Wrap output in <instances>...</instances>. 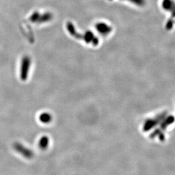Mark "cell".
<instances>
[{
	"label": "cell",
	"instance_id": "6da1fadb",
	"mask_svg": "<svg viewBox=\"0 0 175 175\" xmlns=\"http://www.w3.org/2000/svg\"><path fill=\"white\" fill-rule=\"evenodd\" d=\"M67 29L72 37L76 39L83 40L86 43L92 44L95 46L99 44V40L98 38L96 37L95 34L91 31H87L83 34L77 33L75 26L71 22H67Z\"/></svg>",
	"mask_w": 175,
	"mask_h": 175
},
{
	"label": "cell",
	"instance_id": "7a4b0ae2",
	"mask_svg": "<svg viewBox=\"0 0 175 175\" xmlns=\"http://www.w3.org/2000/svg\"><path fill=\"white\" fill-rule=\"evenodd\" d=\"M53 18V15L51 13L47 12L43 14H40L39 12L35 11L33 13L30 17V21L33 23H42L49 22Z\"/></svg>",
	"mask_w": 175,
	"mask_h": 175
},
{
	"label": "cell",
	"instance_id": "3957f363",
	"mask_svg": "<svg viewBox=\"0 0 175 175\" xmlns=\"http://www.w3.org/2000/svg\"><path fill=\"white\" fill-rule=\"evenodd\" d=\"M30 66H31V59L28 56H24L22 59L21 71H20V77L22 80L25 81L27 79V77L29 76Z\"/></svg>",
	"mask_w": 175,
	"mask_h": 175
},
{
	"label": "cell",
	"instance_id": "277c9868",
	"mask_svg": "<svg viewBox=\"0 0 175 175\" xmlns=\"http://www.w3.org/2000/svg\"><path fill=\"white\" fill-rule=\"evenodd\" d=\"M96 29L102 35H107L112 31V27L104 22H99L96 25Z\"/></svg>",
	"mask_w": 175,
	"mask_h": 175
},
{
	"label": "cell",
	"instance_id": "5b68a950",
	"mask_svg": "<svg viewBox=\"0 0 175 175\" xmlns=\"http://www.w3.org/2000/svg\"><path fill=\"white\" fill-rule=\"evenodd\" d=\"M162 7L165 10L171 12L172 18H175V3L172 0H163Z\"/></svg>",
	"mask_w": 175,
	"mask_h": 175
},
{
	"label": "cell",
	"instance_id": "8992f818",
	"mask_svg": "<svg viewBox=\"0 0 175 175\" xmlns=\"http://www.w3.org/2000/svg\"><path fill=\"white\" fill-rule=\"evenodd\" d=\"M39 119H40V121H42V122L48 123L51 121L52 117L49 113H43L40 114Z\"/></svg>",
	"mask_w": 175,
	"mask_h": 175
},
{
	"label": "cell",
	"instance_id": "52a82bcc",
	"mask_svg": "<svg viewBox=\"0 0 175 175\" xmlns=\"http://www.w3.org/2000/svg\"><path fill=\"white\" fill-rule=\"evenodd\" d=\"M173 25H174V18L172 17L171 18L169 19L168 21L167 22L165 28L167 30H171L173 28Z\"/></svg>",
	"mask_w": 175,
	"mask_h": 175
},
{
	"label": "cell",
	"instance_id": "ba28073f",
	"mask_svg": "<svg viewBox=\"0 0 175 175\" xmlns=\"http://www.w3.org/2000/svg\"><path fill=\"white\" fill-rule=\"evenodd\" d=\"M133 4L138 5L139 6H143L145 5V0H128Z\"/></svg>",
	"mask_w": 175,
	"mask_h": 175
}]
</instances>
